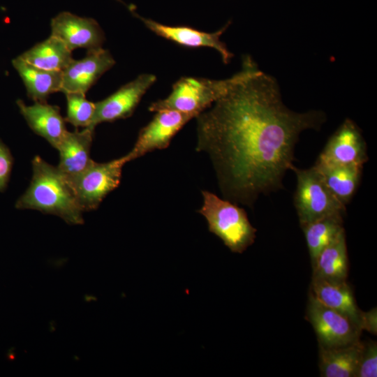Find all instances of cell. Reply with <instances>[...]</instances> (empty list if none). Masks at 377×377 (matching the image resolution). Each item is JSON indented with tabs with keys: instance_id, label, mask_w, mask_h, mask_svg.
<instances>
[{
	"instance_id": "obj_1",
	"label": "cell",
	"mask_w": 377,
	"mask_h": 377,
	"mask_svg": "<svg viewBox=\"0 0 377 377\" xmlns=\"http://www.w3.org/2000/svg\"><path fill=\"white\" fill-rule=\"evenodd\" d=\"M195 119V149L209 156L223 196L251 207L281 188L300 133L318 130L326 115L288 108L276 79L258 69Z\"/></svg>"
},
{
	"instance_id": "obj_2",
	"label": "cell",
	"mask_w": 377,
	"mask_h": 377,
	"mask_svg": "<svg viewBox=\"0 0 377 377\" xmlns=\"http://www.w3.org/2000/svg\"><path fill=\"white\" fill-rule=\"evenodd\" d=\"M33 175L26 191L16 201L18 209H34L59 216L70 224H82L83 210L66 176L57 166L36 156Z\"/></svg>"
},
{
	"instance_id": "obj_3",
	"label": "cell",
	"mask_w": 377,
	"mask_h": 377,
	"mask_svg": "<svg viewBox=\"0 0 377 377\" xmlns=\"http://www.w3.org/2000/svg\"><path fill=\"white\" fill-rule=\"evenodd\" d=\"M258 66L249 55L242 59L241 71L223 80L182 77L172 85L165 98L152 103L149 110H174L195 117L223 96L235 84L258 71Z\"/></svg>"
},
{
	"instance_id": "obj_4",
	"label": "cell",
	"mask_w": 377,
	"mask_h": 377,
	"mask_svg": "<svg viewBox=\"0 0 377 377\" xmlns=\"http://www.w3.org/2000/svg\"><path fill=\"white\" fill-rule=\"evenodd\" d=\"M202 205L198 212L206 219L209 232L233 253H242L253 244L256 229L244 209L208 191H202Z\"/></svg>"
},
{
	"instance_id": "obj_5",
	"label": "cell",
	"mask_w": 377,
	"mask_h": 377,
	"mask_svg": "<svg viewBox=\"0 0 377 377\" xmlns=\"http://www.w3.org/2000/svg\"><path fill=\"white\" fill-rule=\"evenodd\" d=\"M292 170L297 178L294 205L300 226L328 216H344L346 206L329 191L313 166L300 169L294 165Z\"/></svg>"
},
{
	"instance_id": "obj_6",
	"label": "cell",
	"mask_w": 377,
	"mask_h": 377,
	"mask_svg": "<svg viewBox=\"0 0 377 377\" xmlns=\"http://www.w3.org/2000/svg\"><path fill=\"white\" fill-rule=\"evenodd\" d=\"M128 162L126 155L105 163L92 160L81 172L66 177L83 212L97 209L106 195L118 187L122 168Z\"/></svg>"
},
{
	"instance_id": "obj_7",
	"label": "cell",
	"mask_w": 377,
	"mask_h": 377,
	"mask_svg": "<svg viewBox=\"0 0 377 377\" xmlns=\"http://www.w3.org/2000/svg\"><path fill=\"white\" fill-rule=\"evenodd\" d=\"M318 338L319 346L334 348L358 341L361 328L346 316L323 304L311 293L306 313Z\"/></svg>"
},
{
	"instance_id": "obj_8",
	"label": "cell",
	"mask_w": 377,
	"mask_h": 377,
	"mask_svg": "<svg viewBox=\"0 0 377 377\" xmlns=\"http://www.w3.org/2000/svg\"><path fill=\"white\" fill-rule=\"evenodd\" d=\"M368 160L366 142L355 121L346 118L330 136L315 165H361Z\"/></svg>"
},
{
	"instance_id": "obj_9",
	"label": "cell",
	"mask_w": 377,
	"mask_h": 377,
	"mask_svg": "<svg viewBox=\"0 0 377 377\" xmlns=\"http://www.w3.org/2000/svg\"><path fill=\"white\" fill-rule=\"evenodd\" d=\"M128 9L135 17L156 35L188 48L209 47L217 51L225 64H228L233 57V54L228 49L220 38L230 24L226 23L215 32H205L185 25L170 26L159 23L150 18H146L135 12L133 5L127 6Z\"/></svg>"
},
{
	"instance_id": "obj_10",
	"label": "cell",
	"mask_w": 377,
	"mask_h": 377,
	"mask_svg": "<svg viewBox=\"0 0 377 377\" xmlns=\"http://www.w3.org/2000/svg\"><path fill=\"white\" fill-rule=\"evenodd\" d=\"M153 119L140 131L132 149L126 155L128 162L158 149L167 148L174 136L193 114L174 110L156 112Z\"/></svg>"
},
{
	"instance_id": "obj_11",
	"label": "cell",
	"mask_w": 377,
	"mask_h": 377,
	"mask_svg": "<svg viewBox=\"0 0 377 377\" xmlns=\"http://www.w3.org/2000/svg\"><path fill=\"white\" fill-rule=\"evenodd\" d=\"M156 80L154 74H141L106 98L95 103L92 126L95 128L103 122H112L131 116L142 96Z\"/></svg>"
},
{
	"instance_id": "obj_12",
	"label": "cell",
	"mask_w": 377,
	"mask_h": 377,
	"mask_svg": "<svg viewBox=\"0 0 377 377\" xmlns=\"http://www.w3.org/2000/svg\"><path fill=\"white\" fill-rule=\"evenodd\" d=\"M51 35L61 40L73 51L84 48L87 52L102 48L105 35L92 18L82 17L70 12H61L51 20Z\"/></svg>"
},
{
	"instance_id": "obj_13",
	"label": "cell",
	"mask_w": 377,
	"mask_h": 377,
	"mask_svg": "<svg viewBox=\"0 0 377 377\" xmlns=\"http://www.w3.org/2000/svg\"><path fill=\"white\" fill-rule=\"evenodd\" d=\"M115 64L111 53L103 47L87 52L80 60H73L63 71L60 91L86 94L100 77Z\"/></svg>"
},
{
	"instance_id": "obj_14",
	"label": "cell",
	"mask_w": 377,
	"mask_h": 377,
	"mask_svg": "<svg viewBox=\"0 0 377 377\" xmlns=\"http://www.w3.org/2000/svg\"><path fill=\"white\" fill-rule=\"evenodd\" d=\"M309 293L323 304L348 317L363 330L365 312L358 308L347 281L312 277Z\"/></svg>"
},
{
	"instance_id": "obj_15",
	"label": "cell",
	"mask_w": 377,
	"mask_h": 377,
	"mask_svg": "<svg viewBox=\"0 0 377 377\" xmlns=\"http://www.w3.org/2000/svg\"><path fill=\"white\" fill-rule=\"evenodd\" d=\"M16 103L30 128L57 149L68 131L60 108L47 102H35L32 105H27L19 99Z\"/></svg>"
},
{
	"instance_id": "obj_16",
	"label": "cell",
	"mask_w": 377,
	"mask_h": 377,
	"mask_svg": "<svg viewBox=\"0 0 377 377\" xmlns=\"http://www.w3.org/2000/svg\"><path fill=\"white\" fill-rule=\"evenodd\" d=\"M94 128L87 127L81 131H67L57 149L59 163L57 166L66 177H69L83 171L91 163L90 150Z\"/></svg>"
},
{
	"instance_id": "obj_17",
	"label": "cell",
	"mask_w": 377,
	"mask_h": 377,
	"mask_svg": "<svg viewBox=\"0 0 377 377\" xmlns=\"http://www.w3.org/2000/svg\"><path fill=\"white\" fill-rule=\"evenodd\" d=\"M360 340L350 345L319 346V368L323 377H355L363 348Z\"/></svg>"
},
{
	"instance_id": "obj_18",
	"label": "cell",
	"mask_w": 377,
	"mask_h": 377,
	"mask_svg": "<svg viewBox=\"0 0 377 377\" xmlns=\"http://www.w3.org/2000/svg\"><path fill=\"white\" fill-rule=\"evenodd\" d=\"M12 64L24 84L28 96L35 102H47L51 94L60 91L62 71L38 68L20 56Z\"/></svg>"
},
{
	"instance_id": "obj_19",
	"label": "cell",
	"mask_w": 377,
	"mask_h": 377,
	"mask_svg": "<svg viewBox=\"0 0 377 377\" xmlns=\"http://www.w3.org/2000/svg\"><path fill=\"white\" fill-rule=\"evenodd\" d=\"M311 265L313 278L347 281L348 258L345 230L320 252Z\"/></svg>"
},
{
	"instance_id": "obj_20",
	"label": "cell",
	"mask_w": 377,
	"mask_h": 377,
	"mask_svg": "<svg viewBox=\"0 0 377 377\" xmlns=\"http://www.w3.org/2000/svg\"><path fill=\"white\" fill-rule=\"evenodd\" d=\"M332 195L345 206L355 195L362 177L363 165H313Z\"/></svg>"
},
{
	"instance_id": "obj_21",
	"label": "cell",
	"mask_w": 377,
	"mask_h": 377,
	"mask_svg": "<svg viewBox=\"0 0 377 377\" xmlns=\"http://www.w3.org/2000/svg\"><path fill=\"white\" fill-rule=\"evenodd\" d=\"M20 57L38 68L57 71H62L73 60L72 51L61 40L52 35Z\"/></svg>"
},
{
	"instance_id": "obj_22",
	"label": "cell",
	"mask_w": 377,
	"mask_h": 377,
	"mask_svg": "<svg viewBox=\"0 0 377 377\" xmlns=\"http://www.w3.org/2000/svg\"><path fill=\"white\" fill-rule=\"evenodd\" d=\"M343 217L342 215L328 216L301 226L311 264L320 252L344 230Z\"/></svg>"
},
{
	"instance_id": "obj_23",
	"label": "cell",
	"mask_w": 377,
	"mask_h": 377,
	"mask_svg": "<svg viewBox=\"0 0 377 377\" xmlns=\"http://www.w3.org/2000/svg\"><path fill=\"white\" fill-rule=\"evenodd\" d=\"M65 95L67 101L65 120L77 128H94L92 123L96 110L95 103L88 101L82 93L71 92Z\"/></svg>"
},
{
	"instance_id": "obj_24",
	"label": "cell",
	"mask_w": 377,
	"mask_h": 377,
	"mask_svg": "<svg viewBox=\"0 0 377 377\" xmlns=\"http://www.w3.org/2000/svg\"><path fill=\"white\" fill-rule=\"evenodd\" d=\"M355 377H376L377 376V344L370 340L363 342Z\"/></svg>"
},
{
	"instance_id": "obj_25",
	"label": "cell",
	"mask_w": 377,
	"mask_h": 377,
	"mask_svg": "<svg viewBox=\"0 0 377 377\" xmlns=\"http://www.w3.org/2000/svg\"><path fill=\"white\" fill-rule=\"evenodd\" d=\"M13 165V157L8 147L0 140V192L7 188Z\"/></svg>"
},
{
	"instance_id": "obj_26",
	"label": "cell",
	"mask_w": 377,
	"mask_h": 377,
	"mask_svg": "<svg viewBox=\"0 0 377 377\" xmlns=\"http://www.w3.org/2000/svg\"><path fill=\"white\" fill-rule=\"evenodd\" d=\"M376 334V311L372 309L369 312H365L363 330Z\"/></svg>"
}]
</instances>
